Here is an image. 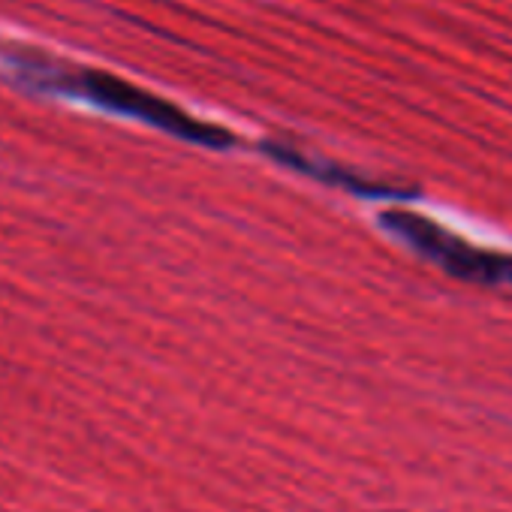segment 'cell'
<instances>
[{"instance_id":"cell-1","label":"cell","mask_w":512,"mask_h":512,"mask_svg":"<svg viewBox=\"0 0 512 512\" xmlns=\"http://www.w3.org/2000/svg\"><path fill=\"white\" fill-rule=\"evenodd\" d=\"M10 64L22 73L25 82L37 85L40 91H61V94H70V97H79V100H88L106 112H115V115H127V118H136V121H145L163 133H172L178 139H187V142H196V145H205V148H229L235 139L232 133L220 130V127H211L205 121H196L190 118L187 112H181L178 106L118 79V76H109V73H100V70H64L58 64H40V58L34 61H25L19 49L10 52Z\"/></svg>"},{"instance_id":"cell-2","label":"cell","mask_w":512,"mask_h":512,"mask_svg":"<svg viewBox=\"0 0 512 512\" xmlns=\"http://www.w3.org/2000/svg\"><path fill=\"white\" fill-rule=\"evenodd\" d=\"M380 220L392 235L407 241L416 253L425 256V260L437 263L446 275L467 281V284H488V287L509 284L512 287V256H503L494 250H479V247L449 235L446 229L434 226L422 214L386 211Z\"/></svg>"}]
</instances>
